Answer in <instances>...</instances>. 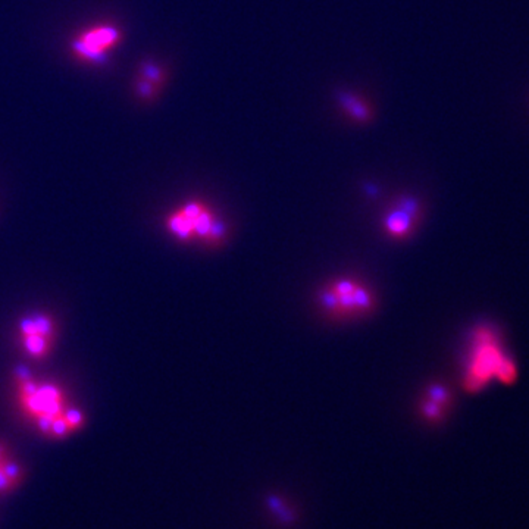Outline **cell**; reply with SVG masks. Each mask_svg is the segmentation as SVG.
Listing matches in <instances>:
<instances>
[{
  "label": "cell",
  "instance_id": "6",
  "mask_svg": "<svg viewBox=\"0 0 529 529\" xmlns=\"http://www.w3.org/2000/svg\"><path fill=\"white\" fill-rule=\"evenodd\" d=\"M22 338H24V347L29 354L40 357L49 351L51 340L44 338L43 335L31 334V335H22Z\"/></svg>",
  "mask_w": 529,
  "mask_h": 529
},
{
  "label": "cell",
  "instance_id": "2",
  "mask_svg": "<svg viewBox=\"0 0 529 529\" xmlns=\"http://www.w3.org/2000/svg\"><path fill=\"white\" fill-rule=\"evenodd\" d=\"M122 39L121 29L115 25L100 24L91 27L72 41V51L81 60L98 62L115 49Z\"/></svg>",
  "mask_w": 529,
  "mask_h": 529
},
{
  "label": "cell",
  "instance_id": "15",
  "mask_svg": "<svg viewBox=\"0 0 529 529\" xmlns=\"http://www.w3.org/2000/svg\"><path fill=\"white\" fill-rule=\"evenodd\" d=\"M64 419H65V422H67L69 431L76 429L79 427H81L83 422H84V416H83V413H81L80 410H75V409L68 410Z\"/></svg>",
  "mask_w": 529,
  "mask_h": 529
},
{
  "label": "cell",
  "instance_id": "12",
  "mask_svg": "<svg viewBox=\"0 0 529 529\" xmlns=\"http://www.w3.org/2000/svg\"><path fill=\"white\" fill-rule=\"evenodd\" d=\"M428 399L434 400L435 403L441 404L443 408H446L447 404L450 403L451 397H450V393L446 387L440 385V384H432L429 388H428Z\"/></svg>",
  "mask_w": 529,
  "mask_h": 529
},
{
  "label": "cell",
  "instance_id": "8",
  "mask_svg": "<svg viewBox=\"0 0 529 529\" xmlns=\"http://www.w3.org/2000/svg\"><path fill=\"white\" fill-rule=\"evenodd\" d=\"M140 74H142L140 79H143V80H146V81H149L154 86H158V87H162L163 83L166 81V72L163 71V68H161L156 64L143 65L142 72H140Z\"/></svg>",
  "mask_w": 529,
  "mask_h": 529
},
{
  "label": "cell",
  "instance_id": "10",
  "mask_svg": "<svg viewBox=\"0 0 529 529\" xmlns=\"http://www.w3.org/2000/svg\"><path fill=\"white\" fill-rule=\"evenodd\" d=\"M444 409L446 408H443L441 404L435 403L434 400H431L428 397L422 403V413L425 415L427 419H429V421H432V422L441 421V417L444 416Z\"/></svg>",
  "mask_w": 529,
  "mask_h": 529
},
{
  "label": "cell",
  "instance_id": "16",
  "mask_svg": "<svg viewBox=\"0 0 529 529\" xmlns=\"http://www.w3.org/2000/svg\"><path fill=\"white\" fill-rule=\"evenodd\" d=\"M51 432H52L53 435H56V437H62V435H65L67 432H69V428H68V425H67V422H65V419H64V417H60V416L56 417L55 421L52 422Z\"/></svg>",
  "mask_w": 529,
  "mask_h": 529
},
{
  "label": "cell",
  "instance_id": "13",
  "mask_svg": "<svg viewBox=\"0 0 529 529\" xmlns=\"http://www.w3.org/2000/svg\"><path fill=\"white\" fill-rule=\"evenodd\" d=\"M159 90H161V87L154 86V84H152V83H149V81H146L143 79H140L137 81V95L140 98L146 99V100H152V99L156 98Z\"/></svg>",
  "mask_w": 529,
  "mask_h": 529
},
{
  "label": "cell",
  "instance_id": "4",
  "mask_svg": "<svg viewBox=\"0 0 529 529\" xmlns=\"http://www.w3.org/2000/svg\"><path fill=\"white\" fill-rule=\"evenodd\" d=\"M335 100L341 112L354 123H359V126H366L375 116V111H373L372 105L363 96H361L359 93L340 90L337 91Z\"/></svg>",
  "mask_w": 529,
  "mask_h": 529
},
{
  "label": "cell",
  "instance_id": "14",
  "mask_svg": "<svg viewBox=\"0 0 529 529\" xmlns=\"http://www.w3.org/2000/svg\"><path fill=\"white\" fill-rule=\"evenodd\" d=\"M357 286H359V284H357L356 281H351V279H340V281H337L334 286H331V290L337 295H343V294L353 293Z\"/></svg>",
  "mask_w": 529,
  "mask_h": 529
},
{
  "label": "cell",
  "instance_id": "7",
  "mask_svg": "<svg viewBox=\"0 0 529 529\" xmlns=\"http://www.w3.org/2000/svg\"><path fill=\"white\" fill-rule=\"evenodd\" d=\"M353 299H354V312L356 314H366L368 310H370L373 307V303H375V302H373L372 294L361 286H357L354 288Z\"/></svg>",
  "mask_w": 529,
  "mask_h": 529
},
{
  "label": "cell",
  "instance_id": "17",
  "mask_svg": "<svg viewBox=\"0 0 529 529\" xmlns=\"http://www.w3.org/2000/svg\"><path fill=\"white\" fill-rule=\"evenodd\" d=\"M5 459V455H4V447L0 446V491H8L9 488H12V482L8 479V476L4 474L2 471V460Z\"/></svg>",
  "mask_w": 529,
  "mask_h": 529
},
{
  "label": "cell",
  "instance_id": "3",
  "mask_svg": "<svg viewBox=\"0 0 529 529\" xmlns=\"http://www.w3.org/2000/svg\"><path fill=\"white\" fill-rule=\"evenodd\" d=\"M421 203H419L417 199L412 196L400 197L396 201L394 208L384 217L385 231L388 232V236L396 239L408 237L421 220Z\"/></svg>",
  "mask_w": 529,
  "mask_h": 529
},
{
  "label": "cell",
  "instance_id": "11",
  "mask_svg": "<svg viewBox=\"0 0 529 529\" xmlns=\"http://www.w3.org/2000/svg\"><path fill=\"white\" fill-rule=\"evenodd\" d=\"M321 304L325 310H328L333 315H340V304H338V295L328 287L321 293Z\"/></svg>",
  "mask_w": 529,
  "mask_h": 529
},
{
  "label": "cell",
  "instance_id": "5",
  "mask_svg": "<svg viewBox=\"0 0 529 529\" xmlns=\"http://www.w3.org/2000/svg\"><path fill=\"white\" fill-rule=\"evenodd\" d=\"M168 228L175 237L180 240H192L194 237L193 224L189 216H187L181 209L174 212L168 217Z\"/></svg>",
  "mask_w": 529,
  "mask_h": 529
},
{
  "label": "cell",
  "instance_id": "1",
  "mask_svg": "<svg viewBox=\"0 0 529 529\" xmlns=\"http://www.w3.org/2000/svg\"><path fill=\"white\" fill-rule=\"evenodd\" d=\"M518 377L516 363L503 353L500 341L491 328H478L474 335L472 356L464 375L468 391H479L491 380L511 384Z\"/></svg>",
  "mask_w": 529,
  "mask_h": 529
},
{
  "label": "cell",
  "instance_id": "9",
  "mask_svg": "<svg viewBox=\"0 0 529 529\" xmlns=\"http://www.w3.org/2000/svg\"><path fill=\"white\" fill-rule=\"evenodd\" d=\"M268 504L276 513V516L283 521V523H290V522L294 521L293 511L288 507H286L287 504H284V502L281 499H278V497H275V495H271L268 499Z\"/></svg>",
  "mask_w": 529,
  "mask_h": 529
}]
</instances>
